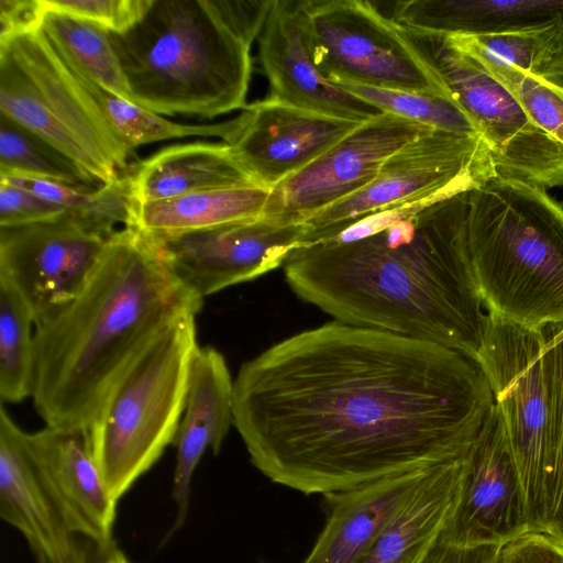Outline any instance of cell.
I'll use <instances>...</instances> for the list:
<instances>
[{
    "instance_id": "1",
    "label": "cell",
    "mask_w": 563,
    "mask_h": 563,
    "mask_svg": "<svg viewBox=\"0 0 563 563\" xmlns=\"http://www.w3.org/2000/svg\"><path fill=\"white\" fill-rule=\"evenodd\" d=\"M233 383L251 463L305 495L464 457L495 405L476 360L336 320L269 346Z\"/></svg>"
},
{
    "instance_id": "2",
    "label": "cell",
    "mask_w": 563,
    "mask_h": 563,
    "mask_svg": "<svg viewBox=\"0 0 563 563\" xmlns=\"http://www.w3.org/2000/svg\"><path fill=\"white\" fill-rule=\"evenodd\" d=\"M470 191L342 242L295 249L296 295L333 320L434 342L477 361L487 314L473 271Z\"/></svg>"
},
{
    "instance_id": "3",
    "label": "cell",
    "mask_w": 563,
    "mask_h": 563,
    "mask_svg": "<svg viewBox=\"0 0 563 563\" xmlns=\"http://www.w3.org/2000/svg\"><path fill=\"white\" fill-rule=\"evenodd\" d=\"M202 302L151 239L117 230L82 290L35 323L31 397L45 426L88 433L136 360Z\"/></svg>"
},
{
    "instance_id": "4",
    "label": "cell",
    "mask_w": 563,
    "mask_h": 563,
    "mask_svg": "<svg viewBox=\"0 0 563 563\" xmlns=\"http://www.w3.org/2000/svg\"><path fill=\"white\" fill-rule=\"evenodd\" d=\"M109 37L130 101L156 114L212 119L247 104L252 45L219 0H152L134 25Z\"/></svg>"
},
{
    "instance_id": "5",
    "label": "cell",
    "mask_w": 563,
    "mask_h": 563,
    "mask_svg": "<svg viewBox=\"0 0 563 563\" xmlns=\"http://www.w3.org/2000/svg\"><path fill=\"white\" fill-rule=\"evenodd\" d=\"M467 240L488 312L536 331L563 327V201L496 175L470 191Z\"/></svg>"
},
{
    "instance_id": "6",
    "label": "cell",
    "mask_w": 563,
    "mask_h": 563,
    "mask_svg": "<svg viewBox=\"0 0 563 563\" xmlns=\"http://www.w3.org/2000/svg\"><path fill=\"white\" fill-rule=\"evenodd\" d=\"M198 347L196 314L173 322L131 366L91 426L90 449L117 501L175 443Z\"/></svg>"
},
{
    "instance_id": "7",
    "label": "cell",
    "mask_w": 563,
    "mask_h": 563,
    "mask_svg": "<svg viewBox=\"0 0 563 563\" xmlns=\"http://www.w3.org/2000/svg\"><path fill=\"white\" fill-rule=\"evenodd\" d=\"M0 114L35 133L100 185L131 151L42 29L0 43Z\"/></svg>"
},
{
    "instance_id": "8",
    "label": "cell",
    "mask_w": 563,
    "mask_h": 563,
    "mask_svg": "<svg viewBox=\"0 0 563 563\" xmlns=\"http://www.w3.org/2000/svg\"><path fill=\"white\" fill-rule=\"evenodd\" d=\"M547 328L488 312L477 362L486 374L519 476L529 532L544 533L551 507Z\"/></svg>"
},
{
    "instance_id": "9",
    "label": "cell",
    "mask_w": 563,
    "mask_h": 563,
    "mask_svg": "<svg viewBox=\"0 0 563 563\" xmlns=\"http://www.w3.org/2000/svg\"><path fill=\"white\" fill-rule=\"evenodd\" d=\"M313 63L332 84L351 82L453 98L419 42L374 3L302 0Z\"/></svg>"
},
{
    "instance_id": "10",
    "label": "cell",
    "mask_w": 563,
    "mask_h": 563,
    "mask_svg": "<svg viewBox=\"0 0 563 563\" xmlns=\"http://www.w3.org/2000/svg\"><path fill=\"white\" fill-rule=\"evenodd\" d=\"M413 37L431 57L453 98L479 128L497 175L544 189L563 186V145L530 119L478 59L444 37Z\"/></svg>"
},
{
    "instance_id": "11",
    "label": "cell",
    "mask_w": 563,
    "mask_h": 563,
    "mask_svg": "<svg viewBox=\"0 0 563 563\" xmlns=\"http://www.w3.org/2000/svg\"><path fill=\"white\" fill-rule=\"evenodd\" d=\"M496 175L483 136L431 130L388 157L367 186L305 223L308 232L321 230L421 195L443 189L472 191Z\"/></svg>"
},
{
    "instance_id": "12",
    "label": "cell",
    "mask_w": 563,
    "mask_h": 563,
    "mask_svg": "<svg viewBox=\"0 0 563 563\" xmlns=\"http://www.w3.org/2000/svg\"><path fill=\"white\" fill-rule=\"evenodd\" d=\"M309 227L262 216L173 236L151 239L177 279L203 299L279 266Z\"/></svg>"
},
{
    "instance_id": "13",
    "label": "cell",
    "mask_w": 563,
    "mask_h": 563,
    "mask_svg": "<svg viewBox=\"0 0 563 563\" xmlns=\"http://www.w3.org/2000/svg\"><path fill=\"white\" fill-rule=\"evenodd\" d=\"M108 239L68 211L38 222L0 227V273L20 291L36 323L82 290Z\"/></svg>"
},
{
    "instance_id": "14",
    "label": "cell",
    "mask_w": 563,
    "mask_h": 563,
    "mask_svg": "<svg viewBox=\"0 0 563 563\" xmlns=\"http://www.w3.org/2000/svg\"><path fill=\"white\" fill-rule=\"evenodd\" d=\"M431 130L385 112L361 123L272 190L264 214L285 222H305L367 186L388 157Z\"/></svg>"
},
{
    "instance_id": "15",
    "label": "cell",
    "mask_w": 563,
    "mask_h": 563,
    "mask_svg": "<svg viewBox=\"0 0 563 563\" xmlns=\"http://www.w3.org/2000/svg\"><path fill=\"white\" fill-rule=\"evenodd\" d=\"M466 462L461 498L443 539L460 545L505 544L529 532L519 476L496 405Z\"/></svg>"
},
{
    "instance_id": "16",
    "label": "cell",
    "mask_w": 563,
    "mask_h": 563,
    "mask_svg": "<svg viewBox=\"0 0 563 563\" xmlns=\"http://www.w3.org/2000/svg\"><path fill=\"white\" fill-rule=\"evenodd\" d=\"M235 118L228 144L256 185L269 191L361 124L267 98L246 104Z\"/></svg>"
},
{
    "instance_id": "17",
    "label": "cell",
    "mask_w": 563,
    "mask_h": 563,
    "mask_svg": "<svg viewBox=\"0 0 563 563\" xmlns=\"http://www.w3.org/2000/svg\"><path fill=\"white\" fill-rule=\"evenodd\" d=\"M34 472L69 528L102 553L117 548L118 503L92 455L87 432L46 427L26 432Z\"/></svg>"
},
{
    "instance_id": "18",
    "label": "cell",
    "mask_w": 563,
    "mask_h": 563,
    "mask_svg": "<svg viewBox=\"0 0 563 563\" xmlns=\"http://www.w3.org/2000/svg\"><path fill=\"white\" fill-rule=\"evenodd\" d=\"M258 42L269 84L267 99L360 123L383 113L318 70L308 45L302 0H273Z\"/></svg>"
},
{
    "instance_id": "19",
    "label": "cell",
    "mask_w": 563,
    "mask_h": 563,
    "mask_svg": "<svg viewBox=\"0 0 563 563\" xmlns=\"http://www.w3.org/2000/svg\"><path fill=\"white\" fill-rule=\"evenodd\" d=\"M26 432L0 408V516L27 542L35 563H100L107 554L76 534L40 483L29 457ZM87 541V540H86ZM96 547V545H95Z\"/></svg>"
},
{
    "instance_id": "20",
    "label": "cell",
    "mask_w": 563,
    "mask_h": 563,
    "mask_svg": "<svg viewBox=\"0 0 563 563\" xmlns=\"http://www.w3.org/2000/svg\"><path fill=\"white\" fill-rule=\"evenodd\" d=\"M223 354L213 346H199L194 355L185 409L175 444L176 464L172 497L176 507L168 536L186 521L195 471L208 450L218 454L233 426V385Z\"/></svg>"
},
{
    "instance_id": "21",
    "label": "cell",
    "mask_w": 563,
    "mask_h": 563,
    "mask_svg": "<svg viewBox=\"0 0 563 563\" xmlns=\"http://www.w3.org/2000/svg\"><path fill=\"white\" fill-rule=\"evenodd\" d=\"M431 468L324 495L325 521L302 563H358L409 504Z\"/></svg>"
},
{
    "instance_id": "22",
    "label": "cell",
    "mask_w": 563,
    "mask_h": 563,
    "mask_svg": "<svg viewBox=\"0 0 563 563\" xmlns=\"http://www.w3.org/2000/svg\"><path fill=\"white\" fill-rule=\"evenodd\" d=\"M466 466L464 456L432 467L358 563H431L459 505Z\"/></svg>"
},
{
    "instance_id": "23",
    "label": "cell",
    "mask_w": 563,
    "mask_h": 563,
    "mask_svg": "<svg viewBox=\"0 0 563 563\" xmlns=\"http://www.w3.org/2000/svg\"><path fill=\"white\" fill-rule=\"evenodd\" d=\"M563 15V0H408L389 18L413 36L488 35Z\"/></svg>"
},
{
    "instance_id": "24",
    "label": "cell",
    "mask_w": 563,
    "mask_h": 563,
    "mask_svg": "<svg viewBox=\"0 0 563 563\" xmlns=\"http://www.w3.org/2000/svg\"><path fill=\"white\" fill-rule=\"evenodd\" d=\"M128 176L133 202L163 200L206 189L258 186L225 142L165 147L139 163Z\"/></svg>"
},
{
    "instance_id": "25",
    "label": "cell",
    "mask_w": 563,
    "mask_h": 563,
    "mask_svg": "<svg viewBox=\"0 0 563 563\" xmlns=\"http://www.w3.org/2000/svg\"><path fill=\"white\" fill-rule=\"evenodd\" d=\"M271 191L260 186L214 188L133 202L129 223L151 239L173 236L264 216Z\"/></svg>"
},
{
    "instance_id": "26",
    "label": "cell",
    "mask_w": 563,
    "mask_h": 563,
    "mask_svg": "<svg viewBox=\"0 0 563 563\" xmlns=\"http://www.w3.org/2000/svg\"><path fill=\"white\" fill-rule=\"evenodd\" d=\"M44 11L41 29L64 62L78 74L130 101L109 32L70 15Z\"/></svg>"
},
{
    "instance_id": "27",
    "label": "cell",
    "mask_w": 563,
    "mask_h": 563,
    "mask_svg": "<svg viewBox=\"0 0 563 563\" xmlns=\"http://www.w3.org/2000/svg\"><path fill=\"white\" fill-rule=\"evenodd\" d=\"M0 179L65 208L86 228L106 238L117 231V224L125 227L129 223L132 198L128 175H121L98 189H84L25 175H0Z\"/></svg>"
},
{
    "instance_id": "28",
    "label": "cell",
    "mask_w": 563,
    "mask_h": 563,
    "mask_svg": "<svg viewBox=\"0 0 563 563\" xmlns=\"http://www.w3.org/2000/svg\"><path fill=\"white\" fill-rule=\"evenodd\" d=\"M71 70L96 100L113 130L130 151L145 144L188 136L218 137L225 143H230L233 139L238 124L236 118L216 124L175 123L111 93L74 69Z\"/></svg>"
},
{
    "instance_id": "29",
    "label": "cell",
    "mask_w": 563,
    "mask_h": 563,
    "mask_svg": "<svg viewBox=\"0 0 563 563\" xmlns=\"http://www.w3.org/2000/svg\"><path fill=\"white\" fill-rule=\"evenodd\" d=\"M34 314L11 280L0 273V397L15 404L31 397Z\"/></svg>"
},
{
    "instance_id": "30",
    "label": "cell",
    "mask_w": 563,
    "mask_h": 563,
    "mask_svg": "<svg viewBox=\"0 0 563 563\" xmlns=\"http://www.w3.org/2000/svg\"><path fill=\"white\" fill-rule=\"evenodd\" d=\"M452 46L483 60L541 76L563 51V15L521 30L488 35L444 37Z\"/></svg>"
},
{
    "instance_id": "31",
    "label": "cell",
    "mask_w": 563,
    "mask_h": 563,
    "mask_svg": "<svg viewBox=\"0 0 563 563\" xmlns=\"http://www.w3.org/2000/svg\"><path fill=\"white\" fill-rule=\"evenodd\" d=\"M0 175H25L84 189L103 186L52 144L0 114Z\"/></svg>"
},
{
    "instance_id": "32",
    "label": "cell",
    "mask_w": 563,
    "mask_h": 563,
    "mask_svg": "<svg viewBox=\"0 0 563 563\" xmlns=\"http://www.w3.org/2000/svg\"><path fill=\"white\" fill-rule=\"evenodd\" d=\"M336 85L382 112L439 131L484 137L477 124L454 98L351 82Z\"/></svg>"
},
{
    "instance_id": "33",
    "label": "cell",
    "mask_w": 563,
    "mask_h": 563,
    "mask_svg": "<svg viewBox=\"0 0 563 563\" xmlns=\"http://www.w3.org/2000/svg\"><path fill=\"white\" fill-rule=\"evenodd\" d=\"M543 365L551 465V507L544 533L563 547V341L545 344Z\"/></svg>"
},
{
    "instance_id": "34",
    "label": "cell",
    "mask_w": 563,
    "mask_h": 563,
    "mask_svg": "<svg viewBox=\"0 0 563 563\" xmlns=\"http://www.w3.org/2000/svg\"><path fill=\"white\" fill-rule=\"evenodd\" d=\"M475 58L515 96L540 129L563 145V87L514 66Z\"/></svg>"
},
{
    "instance_id": "35",
    "label": "cell",
    "mask_w": 563,
    "mask_h": 563,
    "mask_svg": "<svg viewBox=\"0 0 563 563\" xmlns=\"http://www.w3.org/2000/svg\"><path fill=\"white\" fill-rule=\"evenodd\" d=\"M152 0H42L44 10L93 23L108 32L122 33L146 12Z\"/></svg>"
},
{
    "instance_id": "36",
    "label": "cell",
    "mask_w": 563,
    "mask_h": 563,
    "mask_svg": "<svg viewBox=\"0 0 563 563\" xmlns=\"http://www.w3.org/2000/svg\"><path fill=\"white\" fill-rule=\"evenodd\" d=\"M66 211L24 188L0 179V227L38 222Z\"/></svg>"
},
{
    "instance_id": "37",
    "label": "cell",
    "mask_w": 563,
    "mask_h": 563,
    "mask_svg": "<svg viewBox=\"0 0 563 563\" xmlns=\"http://www.w3.org/2000/svg\"><path fill=\"white\" fill-rule=\"evenodd\" d=\"M498 563H563V547L545 533L527 532L503 545Z\"/></svg>"
},
{
    "instance_id": "38",
    "label": "cell",
    "mask_w": 563,
    "mask_h": 563,
    "mask_svg": "<svg viewBox=\"0 0 563 563\" xmlns=\"http://www.w3.org/2000/svg\"><path fill=\"white\" fill-rule=\"evenodd\" d=\"M42 0H0V43L41 29Z\"/></svg>"
},
{
    "instance_id": "39",
    "label": "cell",
    "mask_w": 563,
    "mask_h": 563,
    "mask_svg": "<svg viewBox=\"0 0 563 563\" xmlns=\"http://www.w3.org/2000/svg\"><path fill=\"white\" fill-rule=\"evenodd\" d=\"M504 544L460 545L440 541L431 563H498Z\"/></svg>"
},
{
    "instance_id": "40",
    "label": "cell",
    "mask_w": 563,
    "mask_h": 563,
    "mask_svg": "<svg viewBox=\"0 0 563 563\" xmlns=\"http://www.w3.org/2000/svg\"><path fill=\"white\" fill-rule=\"evenodd\" d=\"M540 77L563 87V51L555 56Z\"/></svg>"
},
{
    "instance_id": "41",
    "label": "cell",
    "mask_w": 563,
    "mask_h": 563,
    "mask_svg": "<svg viewBox=\"0 0 563 563\" xmlns=\"http://www.w3.org/2000/svg\"><path fill=\"white\" fill-rule=\"evenodd\" d=\"M100 563H132L129 558L117 547L109 552Z\"/></svg>"
}]
</instances>
